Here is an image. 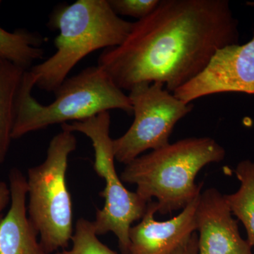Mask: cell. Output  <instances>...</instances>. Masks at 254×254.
<instances>
[{
    "label": "cell",
    "instance_id": "obj_11",
    "mask_svg": "<svg viewBox=\"0 0 254 254\" xmlns=\"http://www.w3.org/2000/svg\"><path fill=\"white\" fill-rule=\"evenodd\" d=\"M11 204L0 215V254H50L43 247L38 232L28 216L26 177L17 168L9 174Z\"/></svg>",
    "mask_w": 254,
    "mask_h": 254
},
{
    "label": "cell",
    "instance_id": "obj_14",
    "mask_svg": "<svg viewBox=\"0 0 254 254\" xmlns=\"http://www.w3.org/2000/svg\"><path fill=\"white\" fill-rule=\"evenodd\" d=\"M240 189L232 194L224 195L232 214L243 224L247 242L254 247V161L242 160L235 170Z\"/></svg>",
    "mask_w": 254,
    "mask_h": 254
},
{
    "label": "cell",
    "instance_id": "obj_7",
    "mask_svg": "<svg viewBox=\"0 0 254 254\" xmlns=\"http://www.w3.org/2000/svg\"><path fill=\"white\" fill-rule=\"evenodd\" d=\"M163 87L161 83H142L129 91L134 120L125 134L113 140L119 163L126 165L145 150L168 145L174 127L193 109Z\"/></svg>",
    "mask_w": 254,
    "mask_h": 254
},
{
    "label": "cell",
    "instance_id": "obj_12",
    "mask_svg": "<svg viewBox=\"0 0 254 254\" xmlns=\"http://www.w3.org/2000/svg\"><path fill=\"white\" fill-rule=\"evenodd\" d=\"M26 71L0 58V164L4 163L13 140L16 102Z\"/></svg>",
    "mask_w": 254,
    "mask_h": 254
},
{
    "label": "cell",
    "instance_id": "obj_10",
    "mask_svg": "<svg viewBox=\"0 0 254 254\" xmlns=\"http://www.w3.org/2000/svg\"><path fill=\"white\" fill-rule=\"evenodd\" d=\"M199 196L177 216L163 222L155 220L158 205L150 201L141 221L130 228L127 254H168L175 250L196 231L195 213Z\"/></svg>",
    "mask_w": 254,
    "mask_h": 254
},
{
    "label": "cell",
    "instance_id": "obj_5",
    "mask_svg": "<svg viewBox=\"0 0 254 254\" xmlns=\"http://www.w3.org/2000/svg\"><path fill=\"white\" fill-rule=\"evenodd\" d=\"M77 145L73 132L63 130L50 142L46 160L28 169V216L48 254L66 250L72 238L73 209L66 175Z\"/></svg>",
    "mask_w": 254,
    "mask_h": 254
},
{
    "label": "cell",
    "instance_id": "obj_1",
    "mask_svg": "<svg viewBox=\"0 0 254 254\" xmlns=\"http://www.w3.org/2000/svg\"><path fill=\"white\" fill-rule=\"evenodd\" d=\"M227 0H160L126 40L102 52L98 66L120 88L161 83L174 93L206 68L219 50L239 44Z\"/></svg>",
    "mask_w": 254,
    "mask_h": 254
},
{
    "label": "cell",
    "instance_id": "obj_6",
    "mask_svg": "<svg viewBox=\"0 0 254 254\" xmlns=\"http://www.w3.org/2000/svg\"><path fill=\"white\" fill-rule=\"evenodd\" d=\"M61 126L64 131L80 132L91 139L95 153L93 169L105 182L104 190L100 193L105 205L97 209L93 226L98 236L113 232L122 254H127L130 228L133 222L143 218L149 202L145 201L136 192L127 190L117 173L113 139L110 136L109 112Z\"/></svg>",
    "mask_w": 254,
    "mask_h": 254
},
{
    "label": "cell",
    "instance_id": "obj_8",
    "mask_svg": "<svg viewBox=\"0 0 254 254\" xmlns=\"http://www.w3.org/2000/svg\"><path fill=\"white\" fill-rule=\"evenodd\" d=\"M254 94V37L245 44L219 50L199 75L173 94L187 104L223 93Z\"/></svg>",
    "mask_w": 254,
    "mask_h": 254
},
{
    "label": "cell",
    "instance_id": "obj_2",
    "mask_svg": "<svg viewBox=\"0 0 254 254\" xmlns=\"http://www.w3.org/2000/svg\"><path fill=\"white\" fill-rule=\"evenodd\" d=\"M225 148L210 137L184 138L140 155L127 164L120 175L125 183L136 186L147 203L156 198L162 215L184 209L199 196L203 183H195L200 170L225 158Z\"/></svg>",
    "mask_w": 254,
    "mask_h": 254
},
{
    "label": "cell",
    "instance_id": "obj_9",
    "mask_svg": "<svg viewBox=\"0 0 254 254\" xmlns=\"http://www.w3.org/2000/svg\"><path fill=\"white\" fill-rule=\"evenodd\" d=\"M232 215L224 195L217 189L200 193L195 213L196 231L199 232L198 254H253Z\"/></svg>",
    "mask_w": 254,
    "mask_h": 254
},
{
    "label": "cell",
    "instance_id": "obj_16",
    "mask_svg": "<svg viewBox=\"0 0 254 254\" xmlns=\"http://www.w3.org/2000/svg\"><path fill=\"white\" fill-rule=\"evenodd\" d=\"M108 1L117 15L141 20L153 12L160 0H108Z\"/></svg>",
    "mask_w": 254,
    "mask_h": 254
},
{
    "label": "cell",
    "instance_id": "obj_13",
    "mask_svg": "<svg viewBox=\"0 0 254 254\" xmlns=\"http://www.w3.org/2000/svg\"><path fill=\"white\" fill-rule=\"evenodd\" d=\"M44 41L36 32L26 29L9 32L0 26V58L29 70L35 61L43 58L44 50L41 46Z\"/></svg>",
    "mask_w": 254,
    "mask_h": 254
},
{
    "label": "cell",
    "instance_id": "obj_3",
    "mask_svg": "<svg viewBox=\"0 0 254 254\" xmlns=\"http://www.w3.org/2000/svg\"><path fill=\"white\" fill-rule=\"evenodd\" d=\"M133 24L115 14L108 0H77L58 6L48 23L60 31L54 41L56 52L29 69L36 86L54 92L87 55L121 45Z\"/></svg>",
    "mask_w": 254,
    "mask_h": 254
},
{
    "label": "cell",
    "instance_id": "obj_19",
    "mask_svg": "<svg viewBox=\"0 0 254 254\" xmlns=\"http://www.w3.org/2000/svg\"><path fill=\"white\" fill-rule=\"evenodd\" d=\"M247 5H249V6H254V2H247Z\"/></svg>",
    "mask_w": 254,
    "mask_h": 254
},
{
    "label": "cell",
    "instance_id": "obj_15",
    "mask_svg": "<svg viewBox=\"0 0 254 254\" xmlns=\"http://www.w3.org/2000/svg\"><path fill=\"white\" fill-rule=\"evenodd\" d=\"M72 247L53 254H118L100 242L92 221L79 218L76 221L72 238Z\"/></svg>",
    "mask_w": 254,
    "mask_h": 254
},
{
    "label": "cell",
    "instance_id": "obj_18",
    "mask_svg": "<svg viewBox=\"0 0 254 254\" xmlns=\"http://www.w3.org/2000/svg\"><path fill=\"white\" fill-rule=\"evenodd\" d=\"M11 199L9 187L4 182H0V215L7 206Z\"/></svg>",
    "mask_w": 254,
    "mask_h": 254
},
{
    "label": "cell",
    "instance_id": "obj_17",
    "mask_svg": "<svg viewBox=\"0 0 254 254\" xmlns=\"http://www.w3.org/2000/svg\"><path fill=\"white\" fill-rule=\"evenodd\" d=\"M168 254H198V235L195 232Z\"/></svg>",
    "mask_w": 254,
    "mask_h": 254
},
{
    "label": "cell",
    "instance_id": "obj_4",
    "mask_svg": "<svg viewBox=\"0 0 254 254\" xmlns=\"http://www.w3.org/2000/svg\"><path fill=\"white\" fill-rule=\"evenodd\" d=\"M34 86L35 78L27 70L18 91L12 139L56 124L86 120L110 110L133 114L128 95L98 65L66 78L53 92L55 100L50 104H41L32 96Z\"/></svg>",
    "mask_w": 254,
    "mask_h": 254
}]
</instances>
